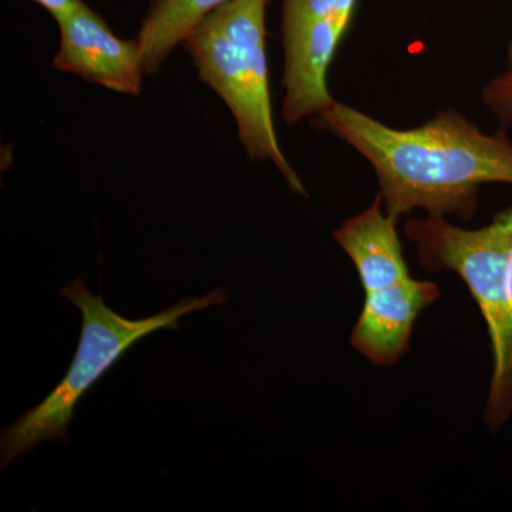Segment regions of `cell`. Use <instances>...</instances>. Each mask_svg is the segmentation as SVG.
I'll return each instance as SVG.
<instances>
[{
  "label": "cell",
  "mask_w": 512,
  "mask_h": 512,
  "mask_svg": "<svg viewBox=\"0 0 512 512\" xmlns=\"http://www.w3.org/2000/svg\"><path fill=\"white\" fill-rule=\"evenodd\" d=\"M315 126L356 148L375 168L384 211L399 220L413 210L470 221L478 191L488 183L512 184V143L488 136L453 110L420 127L399 130L336 101Z\"/></svg>",
  "instance_id": "6da1fadb"
},
{
  "label": "cell",
  "mask_w": 512,
  "mask_h": 512,
  "mask_svg": "<svg viewBox=\"0 0 512 512\" xmlns=\"http://www.w3.org/2000/svg\"><path fill=\"white\" fill-rule=\"evenodd\" d=\"M404 234L426 271L460 276L480 308L493 352L484 421L497 433L512 416V205L483 228H460L429 215L410 218Z\"/></svg>",
  "instance_id": "7a4b0ae2"
},
{
  "label": "cell",
  "mask_w": 512,
  "mask_h": 512,
  "mask_svg": "<svg viewBox=\"0 0 512 512\" xmlns=\"http://www.w3.org/2000/svg\"><path fill=\"white\" fill-rule=\"evenodd\" d=\"M268 0H228L191 30L183 45L201 82L227 104L237 121L239 140L254 161H269L289 188L306 194L276 136L265 46Z\"/></svg>",
  "instance_id": "3957f363"
},
{
  "label": "cell",
  "mask_w": 512,
  "mask_h": 512,
  "mask_svg": "<svg viewBox=\"0 0 512 512\" xmlns=\"http://www.w3.org/2000/svg\"><path fill=\"white\" fill-rule=\"evenodd\" d=\"M228 289L217 288L201 298L181 299L165 311L144 319H127L93 295L80 278L64 286L60 296L83 316L82 333L72 365L42 403L20 416L0 437V464L8 467L23 454L49 441H67V429L80 399L116 365L138 340L161 329H178V320L228 301Z\"/></svg>",
  "instance_id": "277c9868"
},
{
  "label": "cell",
  "mask_w": 512,
  "mask_h": 512,
  "mask_svg": "<svg viewBox=\"0 0 512 512\" xmlns=\"http://www.w3.org/2000/svg\"><path fill=\"white\" fill-rule=\"evenodd\" d=\"M357 0H284L286 123L318 117L336 103L328 72L348 32Z\"/></svg>",
  "instance_id": "5b68a950"
},
{
  "label": "cell",
  "mask_w": 512,
  "mask_h": 512,
  "mask_svg": "<svg viewBox=\"0 0 512 512\" xmlns=\"http://www.w3.org/2000/svg\"><path fill=\"white\" fill-rule=\"evenodd\" d=\"M60 46L53 67L76 74L113 92L138 96L143 86V56L137 40H123L86 3L57 20Z\"/></svg>",
  "instance_id": "8992f818"
},
{
  "label": "cell",
  "mask_w": 512,
  "mask_h": 512,
  "mask_svg": "<svg viewBox=\"0 0 512 512\" xmlns=\"http://www.w3.org/2000/svg\"><path fill=\"white\" fill-rule=\"evenodd\" d=\"M440 298L439 286L413 276L390 288L366 293L350 345L375 366H393L409 350L420 313Z\"/></svg>",
  "instance_id": "52a82bcc"
},
{
  "label": "cell",
  "mask_w": 512,
  "mask_h": 512,
  "mask_svg": "<svg viewBox=\"0 0 512 512\" xmlns=\"http://www.w3.org/2000/svg\"><path fill=\"white\" fill-rule=\"evenodd\" d=\"M396 222L384 211L382 195H377L367 210L343 222L333 234L355 264L365 293L412 278Z\"/></svg>",
  "instance_id": "ba28073f"
},
{
  "label": "cell",
  "mask_w": 512,
  "mask_h": 512,
  "mask_svg": "<svg viewBox=\"0 0 512 512\" xmlns=\"http://www.w3.org/2000/svg\"><path fill=\"white\" fill-rule=\"evenodd\" d=\"M228 0H153L136 37L146 73L154 74L212 10Z\"/></svg>",
  "instance_id": "9c48e42d"
},
{
  "label": "cell",
  "mask_w": 512,
  "mask_h": 512,
  "mask_svg": "<svg viewBox=\"0 0 512 512\" xmlns=\"http://www.w3.org/2000/svg\"><path fill=\"white\" fill-rule=\"evenodd\" d=\"M484 99L503 120H512V70L501 74L484 90Z\"/></svg>",
  "instance_id": "30bf717a"
},
{
  "label": "cell",
  "mask_w": 512,
  "mask_h": 512,
  "mask_svg": "<svg viewBox=\"0 0 512 512\" xmlns=\"http://www.w3.org/2000/svg\"><path fill=\"white\" fill-rule=\"evenodd\" d=\"M40 6H43L57 20L72 13L74 9L82 5V0H35Z\"/></svg>",
  "instance_id": "8fae6325"
},
{
  "label": "cell",
  "mask_w": 512,
  "mask_h": 512,
  "mask_svg": "<svg viewBox=\"0 0 512 512\" xmlns=\"http://www.w3.org/2000/svg\"><path fill=\"white\" fill-rule=\"evenodd\" d=\"M508 57H510V69L512 70V40L510 43V49H508Z\"/></svg>",
  "instance_id": "7c38bea8"
}]
</instances>
